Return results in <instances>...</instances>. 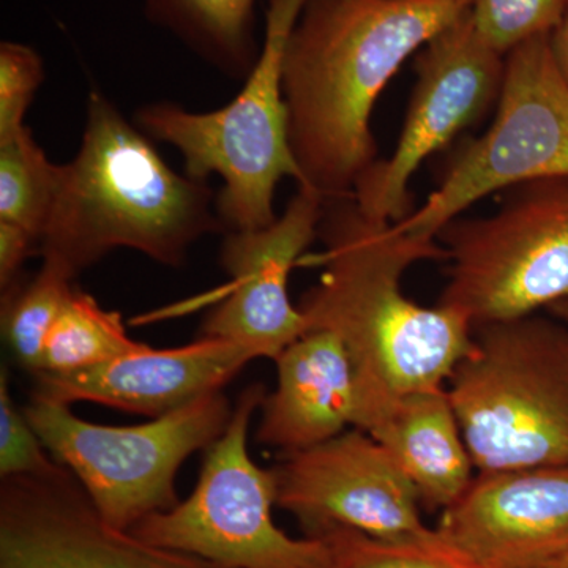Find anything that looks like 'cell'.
Wrapping results in <instances>:
<instances>
[{"instance_id": "cell-1", "label": "cell", "mask_w": 568, "mask_h": 568, "mask_svg": "<svg viewBox=\"0 0 568 568\" xmlns=\"http://www.w3.org/2000/svg\"><path fill=\"white\" fill-rule=\"evenodd\" d=\"M474 0H308L283 54L298 185L353 194L377 162L372 115L403 63ZM297 185V186H298Z\"/></svg>"}, {"instance_id": "cell-2", "label": "cell", "mask_w": 568, "mask_h": 568, "mask_svg": "<svg viewBox=\"0 0 568 568\" xmlns=\"http://www.w3.org/2000/svg\"><path fill=\"white\" fill-rule=\"evenodd\" d=\"M317 237L323 274L298 310L306 332H331L345 345L357 381L355 420L384 396L446 387L473 346L474 325L446 306L417 304L402 284L410 265L446 261L439 242L372 219L353 194L325 201Z\"/></svg>"}, {"instance_id": "cell-3", "label": "cell", "mask_w": 568, "mask_h": 568, "mask_svg": "<svg viewBox=\"0 0 568 568\" xmlns=\"http://www.w3.org/2000/svg\"><path fill=\"white\" fill-rule=\"evenodd\" d=\"M227 233L207 181L175 173L151 138L92 91L80 151L62 164L39 253L77 278L115 248L181 267L207 234Z\"/></svg>"}, {"instance_id": "cell-4", "label": "cell", "mask_w": 568, "mask_h": 568, "mask_svg": "<svg viewBox=\"0 0 568 568\" xmlns=\"http://www.w3.org/2000/svg\"><path fill=\"white\" fill-rule=\"evenodd\" d=\"M306 2L268 0L260 58L244 89L226 106L193 112L160 102L138 111L142 132L181 152L186 175L207 182L213 174L223 179L216 212L227 233L274 223L280 181H302L287 133L283 54Z\"/></svg>"}, {"instance_id": "cell-5", "label": "cell", "mask_w": 568, "mask_h": 568, "mask_svg": "<svg viewBox=\"0 0 568 568\" xmlns=\"http://www.w3.org/2000/svg\"><path fill=\"white\" fill-rule=\"evenodd\" d=\"M448 396L477 473L568 467V327L551 316L478 325Z\"/></svg>"}, {"instance_id": "cell-6", "label": "cell", "mask_w": 568, "mask_h": 568, "mask_svg": "<svg viewBox=\"0 0 568 568\" xmlns=\"http://www.w3.org/2000/svg\"><path fill=\"white\" fill-rule=\"evenodd\" d=\"M436 241L448 282L439 305L474 328L537 315L568 298V178L511 189L485 216H458Z\"/></svg>"}, {"instance_id": "cell-7", "label": "cell", "mask_w": 568, "mask_h": 568, "mask_svg": "<svg viewBox=\"0 0 568 568\" xmlns=\"http://www.w3.org/2000/svg\"><path fill=\"white\" fill-rule=\"evenodd\" d=\"M233 410L223 390L132 426L91 424L70 406L33 396L24 407L48 454L78 478L104 521L122 530L178 506L179 467L223 435Z\"/></svg>"}, {"instance_id": "cell-8", "label": "cell", "mask_w": 568, "mask_h": 568, "mask_svg": "<svg viewBox=\"0 0 568 568\" xmlns=\"http://www.w3.org/2000/svg\"><path fill=\"white\" fill-rule=\"evenodd\" d=\"M265 395L263 384L242 392L230 425L207 448L192 496L142 519L130 532L220 568H327L324 538L297 540L275 525L274 467L263 469L250 457L246 436Z\"/></svg>"}, {"instance_id": "cell-9", "label": "cell", "mask_w": 568, "mask_h": 568, "mask_svg": "<svg viewBox=\"0 0 568 568\" xmlns=\"http://www.w3.org/2000/svg\"><path fill=\"white\" fill-rule=\"evenodd\" d=\"M568 178V82L549 36L506 54L495 121L455 153L439 185L399 230L436 241L446 224L489 194Z\"/></svg>"}, {"instance_id": "cell-10", "label": "cell", "mask_w": 568, "mask_h": 568, "mask_svg": "<svg viewBox=\"0 0 568 568\" xmlns=\"http://www.w3.org/2000/svg\"><path fill=\"white\" fill-rule=\"evenodd\" d=\"M504 71L506 54L478 32L470 10L433 37L418 51L417 81L394 152L355 183L362 212L383 222L406 219L418 168L496 106Z\"/></svg>"}, {"instance_id": "cell-11", "label": "cell", "mask_w": 568, "mask_h": 568, "mask_svg": "<svg viewBox=\"0 0 568 568\" xmlns=\"http://www.w3.org/2000/svg\"><path fill=\"white\" fill-rule=\"evenodd\" d=\"M276 506L291 511L306 534L328 526L381 540H428L418 495L386 448L358 428L308 450L283 455L274 466Z\"/></svg>"}, {"instance_id": "cell-12", "label": "cell", "mask_w": 568, "mask_h": 568, "mask_svg": "<svg viewBox=\"0 0 568 568\" xmlns=\"http://www.w3.org/2000/svg\"><path fill=\"white\" fill-rule=\"evenodd\" d=\"M0 568L220 567L114 528L61 466L47 476L2 480Z\"/></svg>"}, {"instance_id": "cell-13", "label": "cell", "mask_w": 568, "mask_h": 568, "mask_svg": "<svg viewBox=\"0 0 568 568\" xmlns=\"http://www.w3.org/2000/svg\"><path fill=\"white\" fill-rule=\"evenodd\" d=\"M325 201L323 193L298 185L274 223L226 233L220 264L231 276V291L205 321L203 336L237 343L257 358H275L306 334L305 317L291 302L287 283L320 234Z\"/></svg>"}, {"instance_id": "cell-14", "label": "cell", "mask_w": 568, "mask_h": 568, "mask_svg": "<svg viewBox=\"0 0 568 568\" xmlns=\"http://www.w3.org/2000/svg\"><path fill=\"white\" fill-rule=\"evenodd\" d=\"M439 536L481 568H541L568 549V467L477 473Z\"/></svg>"}, {"instance_id": "cell-15", "label": "cell", "mask_w": 568, "mask_h": 568, "mask_svg": "<svg viewBox=\"0 0 568 568\" xmlns=\"http://www.w3.org/2000/svg\"><path fill=\"white\" fill-rule=\"evenodd\" d=\"M254 358L246 347L211 336L170 349L144 345L84 372L37 373L32 396L67 406L99 403L156 418L223 390Z\"/></svg>"}, {"instance_id": "cell-16", "label": "cell", "mask_w": 568, "mask_h": 568, "mask_svg": "<svg viewBox=\"0 0 568 568\" xmlns=\"http://www.w3.org/2000/svg\"><path fill=\"white\" fill-rule=\"evenodd\" d=\"M278 386L261 405L257 443L282 455L308 450L354 428L353 361L338 336L306 332L274 358Z\"/></svg>"}, {"instance_id": "cell-17", "label": "cell", "mask_w": 568, "mask_h": 568, "mask_svg": "<svg viewBox=\"0 0 568 568\" xmlns=\"http://www.w3.org/2000/svg\"><path fill=\"white\" fill-rule=\"evenodd\" d=\"M354 428L386 448L428 508L446 510L476 477L447 387L376 399L358 414Z\"/></svg>"}, {"instance_id": "cell-18", "label": "cell", "mask_w": 568, "mask_h": 568, "mask_svg": "<svg viewBox=\"0 0 568 568\" xmlns=\"http://www.w3.org/2000/svg\"><path fill=\"white\" fill-rule=\"evenodd\" d=\"M257 0H142L149 20L173 32L197 55L235 80H246L260 51Z\"/></svg>"}, {"instance_id": "cell-19", "label": "cell", "mask_w": 568, "mask_h": 568, "mask_svg": "<svg viewBox=\"0 0 568 568\" xmlns=\"http://www.w3.org/2000/svg\"><path fill=\"white\" fill-rule=\"evenodd\" d=\"M142 346L144 343L126 334L122 315L108 312L92 295L74 290L48 336L41 368L37 373L67 375L84 372Z\"/></svg>"}, {"instance_id": "cell-20", "label": "cell", "mask_w": 568, "mask_h": 568, "mask_svg": "<svg viewBox=\"0 0 568 568\" xmlns=\"http://www.w3.org/2000/svg\"><path fill=\"white\" fill-rule=\"evenodd\" d=\"M62 164L52 163L29 126L0 140V222L39 237L54 207Z\"/></svg>"}, {"instance_id": "cell-21", "label": "cell", "mask_w": 568, "mask_h": 568, "mask_svg": "<svg viewBox=\"0 0 568 568\" xmlns=\"http://www.w3.org/2000/svg\"><path fill=\"white\" fill-rule=\"evenodd\" d=\"M73 280L50 264H41L32 280L2 294L3 335L18 364L32 375L40 372L48 336L77 290Z\"/></svg>"}, {"instance_id": "cell-22", "label": "cell", "mask_w": 568, "mask_h": 568, "mask_svg": "<svg viewBox=\"0 0 568 568\" xmlns=\"http://www.w3.org/2000/svg\"><path fill=\"white\" fill-rule=\"evenodd\" d=\"M308 536L324 538L327 568H481L448 545L439 532L428 540H381L358 530L328 526Z\"/></svg>"}, {"instance_id": "cell-23", "label": "cell", "mask_w": 568, "mask_h": 568, "mask_svg": "<svg viewBox=\"0 0 568 568\" xmlns=\"http://www.w3.org/2000/svg\"><path fill=\"white\" fill-rule=\"evenodd\" d=\"M568 0H474L470 14L478 32L507 54L530 39L551 36Z\"/></svg>"}, {"instance_id": "cell-24", "label": "cell", "mask_w": 568, "mask_h": 568, "mask_svg": "<svg viewBox=\"0 0 568 568\" xmlns=\"http://www.w3.org/2000/svg\"><path fill=\"white\" fill-rule=\"evenodd\" d=\"M24 409L14 405L6 368L0 375V477L47 476L61 467V463L47 454Z\"/></svg>"}, {"instance_id": "cell-25", "label": "cell", "mask_w": 568, "mask_h": 568, "mask_svg": "<svg viewBox=\"0 0 568 568\" xmlns=\"http://www.w3.org/2000/svg\"><path fill=\"white\" fill-rule=\"evenodd\" d=\"M44 81L39 52L18 41L0 43V140L24 129V118Z\"/></svg>"}, {"instance_id": "cell-26", "label": "cell", "mask_w": 568, "mask_h": 568, "mask_svg": "<svg viewBox=\"0 0 568 568\" xmlns=\"http://www.w3.org/2000/svg\"><path fill=\"white\" fill-rule=\"evenodd\" d=\"M37 235L18 224L0 222V290L9 293L17 286L22 265L33 252H39Z\"/></svg>"}, {"instance_id": "cell-27", "label": "cell", "mask_w": 568, "mask_h": 568, "mask_svg": "<svg viewBox=\"0 0 568 568\" xmlns=\"http://www.w3.org/2000/svg\"><path fill=\"white\" fill-rule=\"evenodd\" d=\"M549 41H551L556 62L568 82V6L564 11V17L560 18L558 28L549 36Z\"/></svg>"}, {"instance_id": "cell-28", "label": "cell", "mask_w": 568, "mask_h": 568, "mask_svg": "<svg viewBox=\"0 0 568 568\" xmlns=\"http://www.w3.org/2000/svg\"><path fill=\"white\" fill-rule=\"evenodd\" d=\"M547 313L568 327V298L567 301L558 302V304L549 306Z\"/></svg>"}, {"instance_id": "cell-29", "label": "cell", "mask_w": 568, "mask_h": 568, "mask_svg": "<svg viewBox=\"0 0 568 568\" xmlns=\"http://www.w3.org/2000/svg\"><path fill=\"white\" fill-rule=\"evenodd\" d=\"M541 568H568V549L564 555H560L558 559L552 560L548 566Z\"/></svg>"}]
</instances>
